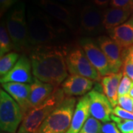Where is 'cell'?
I'll return each instance as SVG.
<instances>
[{"label":"cell","instance_id":"1f68e13d","mask_svg":"<svg viewBox=\"0 0 133 133\" xmlns=\"http://www.w3.org/2000/svg\"><path fill=\"white\" fill-rule=\"evenodd\" d=\"M92 2L99 8H107V6L110 5L111 0H92Z\"/></svg>","mask_w":133,"mask_h":133},{"label":"cell","instance_id":"836d02e7","mask_svg":"<svg viewBox=\"0 0 133 133\" xmlns=\"http://www.w3.org/2000/svg\"><path fill=\"white\" fill-rule=\"evenodd\" d=\"M124 57H127L129 59L130 62L133 63V46L129 48L127 50H124Z\"/></svg>","mask_w":133,"mask_h":133},{"label":"cell","instance_id":"d4e9b609","mask_svg":"<svg viewBox=\"0 0 133 133\" xmlns=\"http://www.w3.org/2000/svg\"><path fill=\"white\" fill-rule=\"evenodd\" d=\"M133 84V81H132L128 76L124 75L121 81L120 82L118 87V98L124 96V95H129L130 90Z\"/></svg>","mask_w":133,"mask_h":133},{"label":"cell","instance_id":"cb8c5ba5","mask_svg":"<svg viewBox=\"0 0 133 133\" xmlns=\"http://www.w3.org/2000/svg\"><path fill=\"white\" fill-rule=\"evenodd\" d=\"M111 120L113 121L122 133H133V121L126 120L115 116L111 115Z\"/></svg>","mask_w":133,"mask_h":133},{"label":"cell","instance_id":"2e32d148","mask_svg":"<svg viewBox=\"0 0 133 133\" xmlns=\"http://www.w3.org/2000/svg\"><path fill=\"white\" fill-rule=\"evenodd\" d=\"M90 98L87 94L77 102L71 124L66 133H78L90 118Z\"/></svg>","mask_w":133,"mask_h":133},{"label":"cell","instance_id":"ba28073f","mask_svg":"<svg viewBox=\"0 0 133 133\" xmlns=\"http://www.w3.org/2000/svg\"><path fill=\"white\" fill-rule=\"evenodd\" d=\"M35 2L43 11L67 28L76 29V16L72 7H68L56 0H35Z\"/></svg>","mask_w":133,"mask_h":133},{"label":"cell","instance_id":"44dd1931","mask_svg":"<svg viewBox=\"0 0 133 133\" xmlns=\"http://www.w3.org/2000/svg\"><path fill=\"white\" fill-rule=\"evenodd\" d=\"M13 49H14V46L10 37L5 21H2L0 25V56L10 52Z\"/></svg>","mask_w":133,"mask_h":133},{"label":"cell","instance_id":"8992f818","mask_svg":"<svg viewBox=\"0 0 133 133\" xmlns=\"http://www.w3.org/2000/svg\"><path fill=\"white\" fill-rule=\"evenodd\" d=\"M24 117L19 104L3 89L0 90V129L2 132L16 133Z\"/></svg>","mask_w":133,"mask_h":133},{"label":"cell","instance_id":"8d00e7d4","mask_svg":"<svg viewBox=\"0 0 133 133\" xmlns=\"http://www.w3.org/2000/svg\"><path fill=\"white\" fill-rule=\"evenodd\" d=\"M1 133H8V132H2Z\"/></svg>","mask_w":133,"mask_h":133},{"label":"cell","instance_id":"52a82bcc","mask_svg":"<svg viewBox=\"0 0 133 133\" xmlns=\"http://www.w3.org/2000/svg\"><path fill=\"white\" fill-rule=\"evenodd\" d=\"M65 60L70 75H79L93 81L101 79V76L89 61L80 45H76L69 51H66Z\"/></svg>","mask_w":133,"mask_h":133},{"label":"cell","instance_id":"603a6c76","mask_svg":"<svg viewBox=\"0 0 133 133\" xmlns=\"http://www.w3.org/2000/svg\"><path fill=\"white\" fill-rule=\"evenodd\" d=\"M101 121L90 117L78 133H101Z\"/></svg>","mask_w":133,"mask_h":133},{"label":"cell","instance_id":"4fadbf2b","mask_svg":"<svg viewBox=\"0 0 133 133\" xmlns=\"http://www.w3.org/2000/svg\"><path fill=\"white\" fill-rule=\"evenodd\" d=\"M32 73V65L30 58L25 55H22L12 70L7 75L0 78V82L1 84L15 82L31 84L34 81V77H33Z\"/></svg>","mask_w":133,"mask_h":133},{"label":"cell","instance_id":"e575fe53","mask_svg":"<svg viewBox=\"0 0 133 133\" xmlns=\"http://www.w3.org/2000/svg\"><path fill=\"white\" fill-rule=\"evenodd\" d=\"M129 95L130 97H132L133 98V84L132 87V88H131V90H130V92H129Z\"/></svg>","mask_w":133,"mask_h":133},{"label":"cell","instance_id":"74e56055","mask_svg":"<svg viewBox=\"0 0 133 133\" xmlns=\"http://www.w3.org/2000/svg\"><path fill=\"white\" fill-rule=\"evenodd\" d=\"M132 112H133V111H132Z\"/></svg>","mask_w":133,"mask_h":133},{"label":"cell","instance_id":"7a4b0ae2","mask_svg":"<svg viewBox=\"0 0 133 133\" xmlns=\"http://www.w3.org/2000/svg\"><path fill=\"white\" fill-rule=\"evenodd\" d=\"M30 42L33 48L49 46L66 33L62 24H56L42 10L30 8L27 13Z\"/></svg>","mask_w":133,"mask_h":133},{"label":"cell","instance_id":"5bb4252c","mask_svg":"<svg viewBox=\"0 0 133 133\" xmlns=\"http://www.w3.org/2000/svg\"><path fill=\"white\" fill-rule=\"evenodd\" d=\"M94 84V81L79 75H70L61 84L66 97L85 95L90 92Z\"/></svg>","mask_w":133,"mask_h":133},{"label":"cell","instance_id":"484cf974","mask_svg":"<svg viewBox=\"0 0 133 133\" xmlns=\"http://www.w3.org/2000/svg\"><path fill=\"white\" fill-rule=\"evenodd\" d=\"M118 105L121 108L132 112L133 111V98L129 95H124L119 97L118 100Z\"/></svg>","mask_w":133,"mask_h":133},{"label":"cell","instance_id":"d6a6232c","mask_svg":"<svg viewBox=\"0 0 133 133\" xmlns=\"http://www.w3.org/2000/svg\"><path fill=\"white\" fill-rule=\"evenodd\" d=\"M56 1L64 5H71V6H76V5H80L83 2V0H56Z\"/></svg>","mask_w":133,"mask_h":133},{"label":"cell","instance_id":"4dcf8cb0","mask_svg":"<svg viewBox=\"0 0 133 133\" xmlns=\"http://www.w3.org/2000/svg\"><path fill=\"white\" fill-rule=\"evenodd\" d=\"M101 133H122L115 122H107L102 124Z\"/></svg>","mask_w":133,"mask_h":133},{"label":"cell","instance_id":"7c38bea8","mask_svg":"<svg viewBox=\"0 0 133 133\" xmlns=\"http://www.w3.org/2000/svg\"><path fill=\"white\" fill-rule=\"evenodd\" d=\"M87 95L90 102V115L103 123L109 122L113 112V107L108 98L103 93L96 90H91Z\"/></svg>","mask_w":133,"mask_h":133},{"label":"cell","instance_id":"7402d4cb","mask_svg":"<svg viewBox=\"0 0 133 133\" xmlns=\"http://www.w3.org/2000/svg\"><path fill=\"white\" fill-rule=\"evenodd\" d=\"M20 58L18 52H10L0 58V76L1 78L7 75L15 66Z\"/></svg>","mask_w":133,"mask_h":133},{"label":"cell","instance_id":"f546056e","mask_svg":"<svg viewBox=\"0 0 133 133\" xmlns=\"http://www.w3.org/2000/svg\"><path fill=\"white\" fill-rule=\"evenodd\" d=\"M122 70L124 75L128 76L132 81H133V63L130 62L129 59L127 57H124V58Z\"/></svg>","mask_w":133,"mask_h":133},{"label":"cell","instance_id":"e0dca14e","mask_svg":"<svg viewBox=\"0 0 133 133\" xmlns=\"http://www.w3.org/2000/svg\"><path fill=\"white\" fill-rule=\"evenodd\" d=\"M132 10L109 7L103 11V26L109 31L127 22L132 14Z\"/></svg>","mask_w":133,"mask_h":133},{"label":"cell","instance_id":"83f0119b","mask_svg":"<svg viewBox=\"0 0 133 133\" xmlns=\"http://www.w3.org/2000/svg\"><path fill=\"white\" fill-rule=\"evenodd\" d=\"M110 6L133 10V0H111Z\"/></svg>","mask_w":133,"mask_h":133},{"label":"cell","instance_id":"3957f363","mask_svg":"<svg viewBox=\"0 0 133 133\" xmlns=\"http://www.w3.org/2000/svg\"><path fill=\"white\" fill-rule=\"evenodd\" d=\"M5 24L11 38L14 50L17 52H30L33 47L30 42L26 7L19 2L8 13Z\"/></svg>","mask_w":133,"mask_h":133},{"label":"cell","instance_id":"9a60e30c","mask_svg":"<svg viewBox=\"0 0 133 133\" xmlns=\"http://www.w3.org/2000/svg\"><path fill=\"white\" fill-rule=\"evenodd\" d=\"M2 89L19 104L25 115L28 111V100L30 93V84L8 82L2 84Z\"/></svg>","mask_w":133,"mask_h":133},{"label":"cell","instance_id":"d590c367","mask_svg":"<svg viewBox=\"0 0 133 133\" xmlns=\"http://www.w3.org/2000/svg\"><path fill=\"white\" fill-rule=\"evenodd\" d=\"M130 22H132L133 23V11H132V15H131V16H130V18H129V19Z\"/></svg>","mask_w":133,"mask_h":133},{"label":"cell","instance_id":"5b68a950","mask_svg":"<svg viewBox=\"0 0 133 133\" xmlns=\"http://www.w3.org/2000/svg\"><path fill=\"white\" fill-rule=\"evenodd\" d=\"M76 99L66 97L43 122L37 133H66L71 124Z\"/></svg>","mask_w":133,"mask_h":133},{"label":"cell","instance_id":"d6986e66","mask_svg":"<svg viewBox=\"0 0 133 133\" xmlns=\"http://www.w3.org/2000/svg\"><path fill=\"white\" fill-rule=\"evenodd\" d=\"M108 32L109 37L123 50L133 46V23L129 20Z\"/></svg>","mask_w":133,"mask_h":133},{"label":"cell","instance_id":"ffe728a7","mask_svg":"<svg viewBox=\"0 0 133 133\" xmlns=\"http://www.w3.org/2000/svg\"><path fill=\"white\" fill-rule=\"evenodd\" d=\"M124 76L123 72L110 73L101 78V84L104 95L108 98L113 107L118 106V87L120 82Z\"/></svg>","mask_w":133,"mask_h":133},{"label":"cell","instance_id":"277c9868","mask_svg":"<svg viewBox=\"0 0 133 133\" xmlns=\"http://www.w3.org/2000/svg\"><path fill=\"white\" fill-rule=\"evenodd\" d=\"M62 87H56L51 95L42 104L29 109L24 115L17 133H37L45 119L65 99Z\"/></svg>","mask_w":133,"mask_h":133},{"label":"cell","instance_id":"4316f807","mask_svg":"<svg viewBox=\"0 0 133 133\" xmlns=\"http://www.w3.org/2000/svg\"><path fill=\"white\" fill-rule=\"evenodd\" d=\"M112 115H114L115 116H117V117L121 118L122 119L132 120L133 121V112H129L127 110L121 108V107H119L118 105L113 108Z\"/></svg>","mask_w":133,"mask_h":133},{"label":"cell","instance_id":"ac0fdd59","mask_svg":"<svg viewBox=\"0 0 133 133\" xmlns=\"http://www.w3.org/2000/svg\"><path fill=\"white\" fill-rule=\"evenodd\" d=\"M55 87L39 81L34 78V81L30 84V93L28 100V110L42 104L48 99L55 90Z\"/></svg>","mask_w":133,"mask_h":133},{"label":"cell","instance_id":"9c48e42d","mask_svg":"<svg viewBox=\"0 0 133 133\" xmlns=\"http://www.w3.org/2000/svg\"><path fill=\"white\" fill-rule=\"evenodd\" d=\"M80 30L87 35H95L104 30L103 11L95 5L87 4L80 12Z\"/></svg>","mask_w":133,"mask_h":133},{"label":"cell","instance_id":"6da1fadb","mask_svg":"<svg viewBox=\"0 0 133 133\" xmlns=\"http://www.w3.org/2000/svg\"><path fill=\"white\" fill-rule=\"evenodd\" d=\"M65 54L63 48L56 45L33 48L30 60L34 78L55 87H59L68 77Z\"/></svg>","mask_w":133,"mask_h":133},{"label":"cell","instance_id":"30bf717a","mask_svg":"<svg viewBox=\"0 0 133 133\" xmlns=\"http://www.w3.org/2000/svg\"><path fill=\"white\" fill-rule=\"evenodd\" d=\"M79 44L100 76L104 77L112 73L107 58L96 43L90 38H83L79 41Z\"/></svg>","mask_w":133,"mask_h":133},{"label":"cell","instance_id":"f1b7e54d","mask_svg":"<svg viewBox=\"0 0 133 133\" xmlns=\"http://www.w3.org/2000/svg\"><path fill=\"white\" fill-rule=\"evenodd\" d=\"M19 0H0V14L1 17L5 13L18 4Z\"/></svg>","mask_w":133,"mask_h":133},{"label":"cell","instance_id":"8fae6325","mask_svg":"<svg viewBox=\"0 0 133 133\" xmlns=\"http://www.w3.org/2000/svg\"><path fill=\"white\" fill-rule=\"evenodd\" d=\"M97 43L107 58L111 72H120L124 64V50H123L110 37L106 36H99Z\"/></svg>","mask_w":133,"mask_h":133}]
</instances>
